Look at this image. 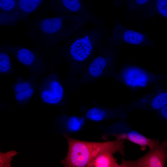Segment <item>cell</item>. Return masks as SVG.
<instances>
[{"label": "cell", "mask_w": 167, "mask_h": 167, "mask_svg": "<svg viewBox=\"0 0 167 167\" xmlns=\"http://www.w3.org/2000/svg\"><path fill=\"white\" fill-rule=\"evenodd\" d=\"M97 24L103 20L91 13L84 15H60L53 18H40L28 25L30 34L45 46H53L68 39L86 24Z\"/></svg>", "instance_id": "cell-1"}, {"label": "cell", "mask_w": 167, "mask_h": 167, "mask_svg": "<svg viewBox=\"0 0 167 167\" xmlns=\"http://www.w3.org/2000/svg\"><path fill=\"white\" fill-rule=\"evenodd\" d=\"M83 26L66 39L61 51L68 60L75 64H83L92 61L99 45L107 37L104 23L95 24L90 29H85Z\"/></svg>", "instance_id": "cell-2"}, {"label": "cell", "mask_w": 167, "mask_h": 167, "mask_svg": "<svg viewBox=\"0 0 167 167\" xmlns=\"http://www.w3.org/2000/svg\"><path fill=\"white\" fill-rule=\"evenodd\" d=\"M64 136L68 145L67 155L62 160L64 167H84L100 154L104 153H122L124 145L122 141L116 139L105 142H89L73 139L66 135Z\"/></svg>", "instance_id": "cell-3"}, {"label": "cell", "mask_w": 167, "mask_h": 167, "mask_svg": "<svg viewBox=\"0 0 167 167\" xmlns=\"http://www.w3.org/2000/svg\"><path fill=\"white\" fill-rule=\"evenodd\" d=\"M119 46L102 42L99 46L96 55L94 57L88 68L89 75L97 78L103 74L117 79L114 66Z\"/></svg>", "instance_id": "cell-4"}, {"label": "cell", "mask_w": 167, "mask_h": 167, "mask_svg": "<svg viewBox=\"0 0 167 167\" xmlns=\"http://www.w3.org/2000/svg\"><path fill=\"white\" fill-rule=\"evenodd\" d=\"M167 78V74H154L139 67L127 65L121 69L117 79L134 91Z\"/></svg>", "instance_id": "cell-5"}, {"label": "cell", "mask_w": 167, "mask_h": 167, "mask_svg": "<svg viewBox=\"0 0 167 167\" xmlns=\"http://www.w3.org/2000/svg\"><path fill=\"white\" fill-rule=\"evenodd\" d=\"M165 79L155 83L153 88L148 93L133 101L126 107L128 113L136 109L156 112L167 105V89L165 88Z\"/></svg>", "instance_id": "cell-6"}, {"label": "cell", "mask_w": 167, "mask_h": 167, "mask_svg": "<svg viewBox=\"0 0 167 167\" xmlns=\"http://www.w3.org/2000/svg\"><path fill=\"white\" fill-rule=\"evenodd\" d=\"M106 40L108 44L118 46L123 44L141 46L154 45L147 34L127 28L118 21L115 22L113 30Z\"/></svg>", "instance_id": "cell-7"}, {"label": "cell", "mask_w": 167, "mask_h": 167, "mask_svg": "<svg viewBox=\"0 0 167 167\" xmlns=\"http://www.w3.org/2000/svg\"><path fill=\"white\" fill-rule=\"evenodd\" d=\"M167 141L160 143L145 155L135 161L122 160L120 167H163L167 159Z\"/></svg>", "instance_id": "cell-8"}, {"label": "cell", "mask_w": 167, "mask_h": 167, "mask_svg": "<svg viewBox=\"0 0 167 167\" xmlns=\"http://www.w3.org/2000/svg\"><path fill=\"white\" fill-rule=\"evenodd\" d=\"M47 9L58 15H84L92 13L84 0H51Z\"/></svg>", "instance_id": "cell-9"}, {"label": "cell", "mask_w": 167, "mask_h": 167, "mask_svg": "<svg viewBox=\"0 0 167 167\" xmlns=\"http://www.w3.org/2000/svg\"><path fill=\"white\" fill-rule=\"evenodd\" d=\"M112 134L116 137V139H126L139 145L141 150L143 151L146 149L147 147L151 149L159 143L158 140L152 139L147 138L132 128L125 122L122 123V128L118 132Z\"/></svg>", "instance_id": "cell-10"}, {"label": "cell", "mask_w": 167, "mask_h": 167, "mask_svg": "<svg viewBox=\"0 0 167 167\" xmlns=\"http://www.w3.org/2000/svg\"><path fill=\"white\" fill-rule=\"evenodd\" d=\"M18 0H0V25L15 27L19 22Z\"/></svg>", "instance_id": "cell-11"}, {"label": "cell", "mask_w": 167, "mask_h": 167, "mask_svg": "<svg viewBox=\"0 0 167 167\" xmlns=\"http://www.w3.org/2000/svg\"><path fill=\"white\" fill-rule=\"evenodd\" d=\"M63 95V89L61 84L57 81L53 80L42 92L41 97L45 103L56 104L60 102Z\"/></svg>", "instance_id": "cell-12"}, {"label": "cell", "mask_w": 167, "mask_h": 167, "mask_svg": "<svg viewBox=\"0 0 167 167\" xmlns=\"http://www.w3.org/2000/svg\"><path fill=\"white\" fill-rule=\"evenodd\" d=\"M5 49L15 56L19 61L25 65L32 64L38 59L37 56L33 51L25 48L6 46Z\"/></svg>", "instance_id": "cell-13"}, {"label": "cell", "mask_w": 167, "mask_h": 167, "mask_svg": "<svg viewBox=\"0 0 167 167\" xmlns=\"http://www.w3.org/2000/svg\"><path fill=\"white\" fill-rule=\"evenodd\" d=\"M90 167H119L113 154L104 153L96 157L87 165Z\"/></svg>", "instance_id": "cell-14"}, {"label": "cell", "mask_w": 167, "mask_h": 167, "mask_svg": "<svg viewBox=\"0 0 167 167\" xmlns=\"http://www.w3.org/2000/svg\"><path fill=\"white\" fill-rule=\"evenodd\" d=\"M125 0L128 9L130 12L131 13H143L147 15L153 0Z\"/></svg>", "instance_id": "cell-15"}, {"label": "cell", "mask_w": 167, "mask_h": 167, "mask_svg": "<svg viewBox=\"0 0 167 167\" xmlns=\"http://www.w3.org/2000/svg\"><path fill=\"white\" fill-rule=\"evenodd\" d=\"M155 15L167 18V0H153L146 16Z\"/></svg>", "instance_id": "cell-16"}, {"label": "cell", "mask_w": 167, "mask_h": 167, "mask_svg": "<svg viewBox=\"0 0 167 167\" xmlns=\"http://www.w3.org/2000/svg\"><path fill=\"white\" fill-rule=\"evenodd\" d=\"M42 0H18L20 9L23 12L30 14L39 6Z\"/></svg>", "instance_id": "cell-17"}, {"label": "cell", "mask_w": 167, "mask_h": 167, "mask_svg": "<svg viewBox=\"0 0 167 167\" xmlns=\"http://www.w3.org/2000/svg\"><path fill=\"white\" fill-rule=\"evenodd\" d=\"M65 126L66 129L69 132L78 131L81 128L84 122V118H79L75 116L66 118Z\"/></svg>", "instance_id": "cell-18"}, {"label": "cell", "mask_w": 167, "mask_h": 167, "mask_svg": "<svg viewBox=\"0 0 167 167\" xmlns=\"http://www.w3.org/2000/svg\"><path fill=\"white\" fill-rule=\"evenodd\" d=\"M106 111L97 108H93L89 109L86 114V117L89 119L98 122L105 118L107 115Z\"/></svg>", "instance_id": "cell-19"}, {"label": "cell", "mask_w": 167, "mask_h": 167, "mask_svg": "<svg viewBox=\"0 0 167 167\" xmlns=\"http://www.w3.org/2000/svg\"><path fill=\"white\" fill-rule=\"evenodd\" d=\"M11 66L10 59L8 55L4 52L0 53V71L3 73L7 71Z\"/></svg>", "instance_id": "cell-20"}, {"label": "cell", "mask_w": 167, "mask_h": 167, "mask_svg": "<svg viewBox=\"0 0 167 167\" xmlns=\"http://www.w3.org/2000/svg\"><path fill=\"white\" fill-rule=\"evenodd\" d=\"M33 90L31 88L27 90L17 92L15 98L17 101L23 102L30 98L33 94Z\"/></svg>", "instance_id": "cell-21"}, {"label": "cell", "mask_w": 167, "mask_h": 167, "mask_svg": "<svg viewBox=\"0 0 167 167\" xmlns=\"http://www.w3.org/2000/svg\"><path fill=\"white\" fill-rule=\"evenodd\" d=\"M155 113L159 118L167 122V105Z\"/></svg>", "instance_id": "cell-22"}, {"label": "cell", "mask_w": 167, "mask_h": 167, "mask_svg": "<svg viewBox=\"0 0 167 167\" xmlns=\"http://www.w3.org/2000/svg\"><path fill=\"white\" fill-rule=\"evenodd\" d=\"M30 88H31L30 84L28 82H25L16 84L15 87V90L17 92H18Z\"/></svg>", "instance_id": "cell-23"}, {"label": "cell", "mask_w": 167, "mask_h": 167, "mask_svg": "<svg viewBox=\"0 0 167 167\" xmlns=\"http://www.w3.org/2000/svg\"></svg>", "instance_id": "cell-24"}]
</instances>
